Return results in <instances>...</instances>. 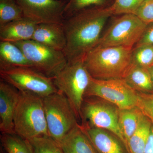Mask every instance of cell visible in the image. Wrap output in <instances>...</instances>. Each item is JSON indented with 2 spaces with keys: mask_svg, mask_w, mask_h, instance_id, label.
<instances>
[{
  "mask_svg": "<svg viewBox=\"0 0 153 153\" xmlns=\"http://www.w3.org/2000/svg\"><path fill=\"white\" fill-rule=\"evenodd\" d=\"M142 113L138 107L119 110L118 123L127 151L130 139L136 130Z\"/></svg>",
  "mask_w": 153,
  "mask_h": 153,
  "instance_id": "cell-19",
  "label": "cell"
},
{
  "mask_svg": "<svg viewBox=\"0 0 153 153\" xmlns=\"http://www.w3.org/2000/svg\"><path fill=\"white\" fill-rule=\"evenodd\" d=\"M42 99L49 137L59 144L78 123V118L68 99L59 91Z\"/></svg>",
  "mask_w": 153,
  "mask_h": 153,
  "instance_id": "cell-5",
  "label": "cell"
},
{
  "mask_svg": "<svg viewBox=\"0 0 153 153\" xmlns=\"http://www.w3.org/2000/svg\"><path fill=\"white\" fill-rule=\"evenodd\" d=\"M133 64L149 68L153 66V45H145L133 48Z\"/></svg>",
  "mask_w": 153,
  "mask_h": 153,
  "instance_id": "cell-24",
  "label": "cell"
},
{
  "mask_svg": "<svg viewBox=\"0 0 153 153\" xmlns=\"http://www.w3.org/2000/svg\"><path fill=\"white\" fill-rule=\"evenodd\" d=\"M144 153H153V126L151 128Z\"/></svg>",
  "mask_w": 153,
  "mask_h": 153,
  "instance_id": "cell-30",
  "label": "cell"
},
{
  "mask_svg": "<svg viewBox=\"0 0 153 153\" xmlns=\"http://www.w3.org/2000/svg\"><path fill=\"white\" fill-rule=\"evenodd\" d=\"M81 126L97 153H128L123 143L110 132L103 129Z\"/></svg>",
  "mask_w": 153,
  "mask_h": 153,
  "instance_id": "cell-14",
  "label": "cell"
},
{
  "mask_svg": "<svg viewBox=\"0 0 153 153\" xmlns=\"http://www.w3.org/2000/svg\"><path fill=\"white\" fill-rule=\"evenodd\" d=\"M20 92L7 82L0 80V131L1 134H16L14 116Z\"/></svg>",
  "mask_w": 153,
  "mask_h": 153,
  "instance_id": "cell-12",
  "label": "cell"
},
{
  "mask_svg": "<svg viewBox=\"0 0 153 153\" xmlns=\"http://www.w3.org/2000/svg\"><path fill=\"white\" fill-rule=\"evenodd\" d=\"M24 18L16 0H0V26Z\"/></svg>",
  "mask_w": 153,
  "mask_h": 153,
  "instance_id": "cell-22",
  "label": "cell"
},
{
  "mask_svg": "<svg viewBox=\"0 0 153 153\" xmlns=\"http://www.w3.org/2000/svg\"><path fill=\"white\" fill-rule=\"evenodd\" d=\"M135 15L146 24L153 23V0L143 1Z\"/></svg>",
  "mask_w": 153,
  "mask_h": 153,
  "instance_id": "cell-28",
  "label": "cell"
},
{
  "mask_svg": "<svg viewBox=\"0 0 153 153\" xmlns=\"http://www.w3.org/2000/svg\"><path fill=\"white\" fill-rule=\"evenodd\" d=\"M143 1H146V0H143Z\"/></svg>",
  "mask_w": 153,
  "mask_h": 153,
  "instance_id": "cell-33",
  "label": "cell"
},
{
  "mask_svg": "<svg viewBox=\"0 0 153 153\" xmlns=\"http://www.w3.org/2000/svg\"><path fill=\"white\" fill-rule=\"evenodd\" d=\"M38 25L24 17L0 26V41L15 43L32 40Z\"/></svg>",
  "mask_w": 153,
  "mask_h": 153,
  "instance_id": "cell-15",
  "label": "cell"
},
{
  "mask_svg": "<svg viewBox=\"0 0 153 153\" xmlns=\"http://www.w3.org/2000/svg\"><path fill=\"white\" fill-rule=\"evenodd\" d=\"M59 145L64 153H97L79 123L68 132Z\"/></svg>",
  "mask_w": 153,
  "mask_h": 153,
  "instance_id": "cell-16",
  "label": "cell"
},
{
  "mask_svg": "<svg viewBox=\"0 0 153 153\" xmlns=\"http://www.w3.org/2000/svg\"><path fill=\"white\" fill-rule=\"evenodd\" d=\"M91 78L83 60L68 61L53 78L57 90L68 99L78 120L81 119V107Z\"/></svg>",
  "mask_w": 153,
  "mask_h": 153,
  "instance_id": "cell-4",
  "label": "cell"
},
{
  "mask_svg": "<svg viewBox=\"0 0 153 153\" xmlns=\"http://www.w3.org/2000/svg\"><path fill=\"white\" fill-rule=\"evenodd\" d=\"M1 141L8 153H34L29 140L16 134H1Z\"/></svg>",
  "mask_w": 153,
  "mask_h": 153,
  "instance_id": "cell-21",
  "label": "cell"
},
{
  "mask_svg": "<svg viewBox=\"0 0 153 153\" xmlns=\"http://www.w3.org/2000/svg\"><path fill=\"white\" fill-rule=\"evenodd\" d=\"M143 0H115L110 7L113 15L135 14Z\"/></svg>",
  "mask_w": 153,
  "mask_h": 153,
  "instance_id": "cell-26",
  "label": "cell"
},
{
  "mask_svg": "<svg viewBox=\"0 0 153 153\" xmlns=\"http://www.w3.org/2000/svg\"><path fill=\"white\" fill-rule=\"evenodd\" d=\"M148 70L149 71L151 77H152V80L153 82V66H151L149 68H148Z\"/></svg>",
  "mask_w": 153,
  "mask_h": 153,
  "instance_id": "cell-31",
  "label": "cell"
},
{
  "mask_svg": "<svg viewBox=\"0 0 153 153\" xmlns=\"http://www.w3.org/2000/svg\"><path fill=\"white\" fill-rule=\"evenodd\" d=\"M123 79L137 92L153 93V82L148 68L133 64Z\"/></svg>",
  "mask_w": 153,
  "mask_h": 153,
  "instance_id": "cell-18",
  "label": "cell"
},
{
  "mask_svg": "<svg viewBox=\"0 0 153 153\" xmlns=\"http://www.w3.org/2000/svg\"><path fill=\"white\" fill-rule=\"evenodd\" d=\"M24 17L37 24L63 23L66 2L61 0H16Z\"/></svg>",
  "mask_w": 153,
  "mask_h": 153,
  "instance_id": "cell-11",
  "label": "cell"
},
{
  "mask_svg": "<svg viewBox=\"0 0 153 153\" xmlns=\"http://www.w3.org/2000/svg\"><path fill=\"white\" fill-rule=\"evenodd\" d=\"M34 153H64L59 144L49 136H43L28 140Z\"/></svg>",
  "mask_w": 153,
  "mask_h": 153,
  "instance_id": "cell-23",
  "label": "cell"
},
{
  "mask_svg": "<svg viewBox=\"0 0 153 153\" xmlns=\"http://www.w3.org/2000/svg\"><path fill=\"white\" fill-rule=\"evenodd\" d=\"M1 79L19 91L29 92L43 98L58 91L53 78L48 77L34 68L18 67L0 70Z\"/></svg>",
  "mask_w": 153,
  "mask_h": 153,
  "instance_id": "cell-9",
  "label": "cell"
},
{
  "mask_svg": "<svg viewBox=\"0 0 153 153\" xmlns=\"http://www.w3.org/2000/svg\"><path fill=\"white\" fill-rule=\"evenodd\" d=\"M32 40L63 52L66 48V40L63 23L38 24Z\"/></svg>",
  "mask_w": 153,
  "mask_h": 153,
  "instance_id": "cell-13",
  "label": "cell"
},
{
  "mask_svg": "<svg viewBox=\"0 0 153 153\" xmlns=\"http://www.w3.org/2000/svg\"><path fill=\"white\" fill-rule=\"evenodd\" d=\"M61 1H65V0H61Z\"/></svg>",
  "mask_w": 153,
  "mask_h": 153,
  "instance_id": "cell-32",
  "label": "cell"
},
{
  "mask_svg": "<svg viewBox=\"0 0 153 153\" xmlns=\"http://www.w3.org/2000/svg\"><path fill=\"white\" fill-rule=\"evenodd\" d=\"M133 48L95 47L85 55L83 63L95 79H124L133 65Z\"/></svg>",
  "mask_w": 153,
  "mask_h": 153,
  "instance_id": "cell-2",
  "label": "cell"
},
{
  "mask_svg": "<svg viewBox=\"0 0 153 153\" xmlns=\"http://www.w3.org/2000/svg\"><path fill=\"white\" fill-rule=\"evenodd\" d=\"M105 1L106 0H69L64 8V18L65 19L91 6L100 7L104 4Z\"/></svg>",
  "mask_w": 153,
  "mask_h": 153,
  "instance_id": "cell-25",
  "label": "cell"
},
{
  "mask_svg": "<svg viewBox=\"0 0 153 153\" xmlns=\"http://www.w3.org/2000/svg\"><path fill=\"white\" fill-rule=\"evenodd\" d=\"M112 15L110 7H94L65 19L63 25L66 44L63 53L68 61L83 60L97 45L105 25Z\"/></svg>",
  "mask_w": 153,
  "mask_h": 153,
  "instance_id": "cell-1",
  "label": "cell"
},
{
  "mask_svg": "<svg viewBox=\"0 0 153 153\" xmlns=\"http://www.w3.org/2000/svg\"><path fill=\"white\" fill-rule=\"evenodd\" d=\"M22 49L34 69L53 78L68 60L63 52L51 49L32 40L13 43Z\"/></svg>",
  "mask_w": 153,
  "mask_h": 153,
  "instance_id": "cell-10",
  "label": "cell"
},
{
  "mask_svg": "<svg viewBox=\"0 0 153 153\" xmlns=\"http://www.w3.org/2000/svg\"><path fill=\"white\" fill-rule=\"evenodd\" d=\"M14 116L15 133L30 140L49 136L42 97L20 91Z\"/></svg>",
  "mask_w": 153,
  "mask_h": 153,
  "instance_id": "cell-3",
  "label": "cell"
},
{
  "mask_svg": "<svg viewBox=\"0 0 153 153\" xmlns=\"http://www.w3.org/2000/svg\"><path fill=\"white\" fill-rule=\"evenodd\" d=\"M139 100L137 107L150 120L153 126V93L138 92Z\"/></svg>",
  "mask_w": 153,
  "mask_h": 153,
  "instance_id": "cell-27",
  "label": "cell"
},
{
  "mask_svg": "<svg viewBox=\"0 0 153 153\" xmlns=\"http://www.w3.org/2000/svg\"><path fill=\"white\" fill-rule=\"evenodd\" d=\"M147 25L135 14L123 15L113 21L96 47L134 48Z\"/></svg>",
  "mask_w": 153,
  "mask_h": 153,
  "instance_id": "cell-8",
  "label": "cell"
},
{
  "mask_svg": "<svg viewBox=\"0 0 153 153\" xmlns=\"http://www.w3.org/2000/svg\"><path fill=\"white\" fill-rule=\"evenodd\" d=\"M119 110L115 105L101 98L84 97L81 109V125L108 131L117 137L126 147L119 125Z\"/></svg>",
  "mask_w": 153,
  "mask_h": 153,
  "instance_id": "cell-6",
  "label": "cell"
},
{
  "mask_svg": "<svg viewBox=\"0 0 153 153\" xmlns=\"http://www.w3.org/2000/svg\"><path fill=\"white\" fill-rule=\"evenodd\" d=\"M18 67L33 68L22 49L16 45L0 41V70Z\"/></svg>",
  "mask_w": 153,
  "mask_h": 153,
  "instance_id": "cell-17",
  "label": "cell"
},
{
  "mask_svg": "<svg viewBox=\"0 0 153 153\" xmlns=\"http://www.w3.org/2000/svg\"></svg>",
  "mask_w": 153,
  "mask_h": 153,
  "instance_id": "cell-34",
  "label": "cell"
},
{
  "mask_svg": "<svg viewBox=\"0 0 153 153\" xmlns=\"http://www.w3.org/2000/svg\"><path fill=\"white\" fill-rule=\"evenodd\" d=\"M152 124L142 114L136 130L128 144V153H144Z\"/></svg>",
  "mask_w": 153,
  "mask_h": 153,
  "instance_id": "cell-20",
  "label": "cell"
},
{
  "mask_svg": "<svg viewBox=\"0 0 153 153\" xmlns=\"http://www.w3.org/2000/svg\"><path fill=\"white\" fill-rule=\"evenodd\" d=\"M95 97L113 104L120 109L137 106L138 92L123 79H100L91 77L84 97Z\"/></svg>",
  "mask_w": 153,
  "mask_h": 153,
  "instance_id": "cell-7",
  "label": "cell"
},
{
  "mask_svg": "<svg viewBox=\"0 0 153 153\" xmlns=\"http://www.w3.org/2000/svg\"><path fill=\"white\" fill-rule=\"evenodd\" d=\"M145 45H153V23L148 24L141 38L134 47Z\"/></svg>",
  "mask_w": 153,
  "mask_h": 153,
  "instance_id": "cell-29",
  "label": "cell"
}]
</instances>
